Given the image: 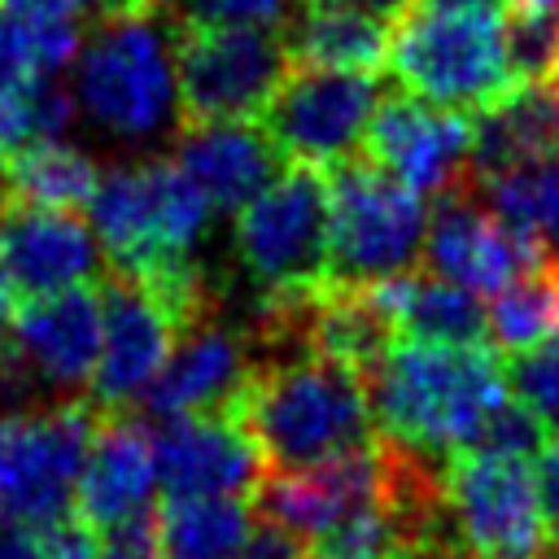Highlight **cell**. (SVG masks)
<instances>
[{
    "mask_svg": "<svg viewBox=\"0 0 559 559\" xmlns=\"http://www.w3.org/2000/svg\"><path fill=\"white\" fill-rule=\"evenodd\" d=\"M502 9H542V13H559V0H502Z\"/></svg>",
    "mask_w": 559,
    "mask_h": 559,
    "instance_id": "cell-43",
    "label": "cell"
},
{
    "mask_svg": "<svg viewBox=\"0 0 559 559\" xmlns=\"http://www.w3.org/2000/svg\"><path fill=\"white\" fill-rule=\"evenodd\" d=\"M441 489L463 559H546V524L528 459L459 450L441 463Z\"/></svg>",
    "mask_w": 559,
    "mask_h": 559,
    "instance_id": "cell-10",
    "label": "cell"
},
{
    "mask_svg": "<svg viewBox=\"0 0 559 559\" xmlns=\"http://www.w3.org/2000/svg\"><path fill=\"white\" fill-rule=\"evenodd\" d=\"M9 197V188H4V157H0V201Z\"/></svg>",
    "mask_w": 559,
    "mask_h": 559,
    "instance_id": "cell-45",
    "label": "cell"
},
{
    "mask_svg": "<svg viewBox=\"0 0 559 559\" xmlns=\"http://www.w3.org/2000/svg\"><path fill=\"white\" fill-rule=\"evenodd\" d=\"M384 66L402 92L472 118L511 87L502 13L485 4L419 0L393 22Z\"/></svg>",
    "mask_w": 559,
    "mask_h": 559,
    "instance_id": "cell-4",
    "label": "cell"
},
{
    "mask_svg": "<svg viewBox=\"0 0 559 559\" xmlns=\"http://www.w3.org/2000/svg\"><path fill=\"white\" fill-rule=\"evenodd\" d=\"M376 100L380 87L371 74L293 66L258 114V127L288 166L336 170L362 153Z\"/></svg>",
    "mask_w": 559,
    "mask_h": 559,
    "instance_id": "cell-11",
    "label": "cell"
},
{
    "mask_svg": "<svg viewBox=\"0 0 559 559\" xmlns=\"http://www.w3.org/2000/svg\"><path fill=\"white\" fill-rule=\"evenodd\" d=\"M44 537V559H100V537L92 528H83L74 515L52 524Z\"/></svg>",
    "mask_w": 559,
    "mask_h": 559,
    "instance_id": "cell-38",
    "label": "cell"
},
{
    "mask_svg": "<svg viewBox=\"0 0 559 559\" xmlns=\"http://www.w3.org/2000/svg\"><path fill=\"white\" fill-rule=\"evenodd\" d=\"M236 419L258 441L266 472H293L358 450L371 441L376 424L367 380L354 367L310 349L262 358L236 406Z\"/></svg>",
    "mask_w": 559,
    "mask_h": 559,
    "instance_id": "cell-2",
    "label": "cell"
},
{
    "mask_svg": "<svg viewBox=\"0 0 559 559\" xmlns=\"http://www.w3.org/2000/svg\"><path fill=\"white\" fill-rule=\"evenodd\" d=\"M87 210L114 271L131 280H157L197 262L192 245L205 236L214 205L175 157H148L105 170Z\"/></svg>",
    "mask_w": 559,
    "mask_h": 559,
    "instance_id": "cell-5",
    "label": "cell"
},
{
    "mask_svg": "<svg viewBox=\"0 0 559 559\" xmlns=\"http://www.w3.org/2000/svg\"><path fill=\"white\" fill-rule=\"evenodd\" d=\"M389 35H393L389 22L328 4H297V17L284 22V44L293 66L349 70V74H376L389 61Z\"/></svg>",
    "mask_w": 559,
    "mask_h": 559,
    "instance_id": "cell-24",
    "label": "cell"
},
{
    "mask_svg": "<svg viewBox=\"0 0 559 559\" xmlns=\"http://www.w3.org/2000/svg\"><path fill=\"white\" fill-rule=\"evenodd\" d=\"M555 83H559V61H555Z\"/></svg>",
    "mask_w": 559,
    "mask_h": 559,
    "instance_id": "cell-46",
    "label": "cell"
},
{
    "mask_svg": "<svg viewBox=\"0 0 559 559\" xmlns=\"http://www.w3.org/2000/svg\"><path fill=\"white\" fill-rule=\"evenodd\" d=\"M140 9H166V0H109V13H140Z\"/></svg>",
    "mask_w": 559,
    "mask_h": 559,
    "instance_id": "cell-42",
    "label": "cell"
},
{
    "mask_svg": "<svg viewBox=\"0 0 559 559\" xmlns=\"http://www.w3.org/2000/svg\"><path fill=\"white\" fill-rule=\"evenodd\" d=\"M175 162L188 170V179L210 197L214 210H240L253 201L288 162L253 122H205V127H179L175 135Z\"/></svg>",
    "mask_w": 559,
    "mask_h": 559,
    "instance_id": "cell-21",
    "label": "cell"
},
{
    "mask_svg": "<svg viewBox=\"0 0 559 559\" xmlns=\"http://www.w3.org/2000/svg\"><path fill=\"white\" fill-rule=\"evenodd\" d=\"M262 367V349L249 328L227 323L218 310L188 323L175 336L170 358L144 389L140 406L153 419L179 415H236L245 389Z\"/></svg>",
    "mask_w": 559,
    "mask_h": 559,
    "instance_id": "cell-12",
    "label": "cell"
},
{
    "mask_svg": "<svg viewBox=\"0 0 559 559\" xmlns=\"http://www.w3.org/2000/svg\"><path fill=\"white\" fill-rule=\"evenodd\" d=\"M507 397L511 384L493 345L393 341L367 376V402L380 437L428 459L472 450Z\"/></svg>",
    "mask_w": 559,
    "mask_h": 559,
    "instance_id": "cell-1",
    "label": "cell"
},
{
    "mask_svg": "<svg viewBox=\"0 0 559 559\" xmlns=\"http://www.w3.org/2000/svg\"><path fill=\"white\" fill-rule=\"evenodd\" d=\"M157 485V437L135 411H100L74 485V520L96 537L148 507Z\"/></svg>",
    "mask_w": 559,
    "mask_h": 559,
    "instance_id": "cell-20",
    "label": "cell"
},
{
    "mask_svg": "<svg viewBox=\"0 0 559 559\" xmlns=\"http://www.w3.org/2000/svg\"><path fill=\"white\" fill-rule=\"evenodd\" d=\"M424 266L476 297L502 293L511 280L546 262L524 236H515L476 192L472 175L437 197L432 218L424 227Z\"/></svg>",
    "mask_w": 559,
    "mask_h": 559,
    "instance_id": "cell-13",
    "label": "cell"
},
{
    "mask_svg": "<svg viewBox=\"0 0 559 559\" xmlns=\"http://www.w3.org/2000/svg\"><path fill=\"white\" fill-rule=\"evenodd\" d=\"M74 118V96L52 79L35 74L17 92L0 96V157L31 140H61Z\"/></svg>",
    "mask_w": 559,
    "mask_h": 559,
    "instance_id": "cell-29",
    "label": "cell"
},
{
    "mask_svg": "<svg viewBox=\"0 0 559 559\" xmlns=\"http://www.w3.org/2000/svg\"><path fill=\"white\" fill-rule=\"evenodd\" d=\"M0 13L13 22H70L87 31L109 17V0H0Z\"/></svg>",
    "mask_w": 559,
    "mask_h": 559,
    "instance_id": "cell-34",
    "label": "cell"
},
{
    "mask_svg": "<svg viewBox=\"0 0 559 559\" xmlns=\"http://www.w3.org/2000/svg\"><path fill=\"white\" fill-rule=\"evenodd\" d=\"M306 550H310V546H306L301 537H293V533L280 528L275 520H262V515H258L236 559H306Z\"/></svg>",
    "mask_w": 559,
    "mask_h": 559,
    "instance_id": "cell-37",
    "label": "cell"
},
{
    "mask_svg": "<svg viewBox=\"0 0 559 559\" xmlns=\"http://www.w3.org/2000/svg\"><path fill=\"white\" fill-rule=\"evenodd\" d=\"M100 183L96 162L66 140H31L4 153V188L13 201L44 210H79Z\"/></svg>",
    "mask_w": 559,
    "mask_h": 559,
    "instance_id": "cell-26",
    "label": "cell"
},
{
    "mask_svg": "<svg viewBox=\"0 0 559 559\" xmlns=\"http://www.w3.org/2000/svg\"><path fill=\"white\" fill-rule=\"evenodd\" d=\"M293 70L284 26L183 22L175 26V100L183 127L258 122Z\"/></svg>",
    "mask_w": 559,
    "mask_h": 559,
    "instance_id": "cell-7",
    "label": "cell"
},
{
    "mask_svg": "<svg viewBox=\"0 0 559 559\" xmlns=\"http://www.w3.org/2000/svg\"><path fill=\"white\" fill-rule=\"evenodd\" d=\"M441 4H485V9H498L502 0H441Z\"/></svg>",
    "mask_w": 559,
    "mask_h": 559,
    "instance_id": "cell-44",
    "label": "cell"
},
{
    "mask_svg": "<svg viewBox=\"0 0 559 559\" xmlns=\"http://www.w3.org/2000/svg\"><path fill=\"white\" fill-rule=\"evenodd\" d=\"M100 406L92 397H57L0 411V511L35 533L74 515V485L92 445Z\"/></svg>",
    "mask_w": 559,
    "mask_h": 559,
    "instance_id": "cell-8",
    "label": "cell"
},
{
    "mask_svg": "<svg viewBox=\"0 0 559 559\" xmlns=\"http://www.w3.org/2000/svg\"><path fill=\"white\" fill-rule=\"evenodd\" d=\"M472 183L515 236L559 262V157L524 162L498 175H472Z\"/></svg>",
    "mask_w": 559,
    "mask_h": 559,
    "instance_id": "cell-25",
    "label": "cell"
},
{
    "mask_svg": "<svg viewBox=\"0 0 559 559\" xmlns=\"http://www.w3.org/2000/svg\"><path fill=\"white\" fill-rule=\"evenodd\" d=\"M537 502H542V524H546V559H559V441L537 450Z\"/></svg>",
    "mask_w": 559,
    "mask_h": 559,
    "instance_id": "cell-36",
    "label": "cell"
},
{
    "mask_svg": "<svg viewBox=\"0 0 559 559\" xmlns=\"http://www.w3.org/2000/svg\"><path fill=\"white\" fill-rule=\"evenodd\" d=\"M39 70H35V57H31V44H26L22 22H13V17L0 13V96L17 92Z\"/></svg>",
    "mask_w": 559,
    "mask_h": 559,
    "instance_id": "cell-35",
    "label": "cell"
},
{
    "mask_svg": "<svg viewBox=\"0 0 559 559\" xmlns=\"http://www.w3.org/2000/svg\"><path fill=\"white\" fill-rule=\"evenodd\" d=\"M157 524L162 559H236L253 511L249 498H166Z\"/></svg>",
    "mask_w": 559,
    "mask_h": 559,
    "instance_id": "cell-27",
    "label": "cell"
},
{
    "mask_svg": "<svg viewBox=\"0 0 559 559\" xmlns=\"http://www.w3.org/2000/svg\"><path fill=\"white\" fill-rule=\"evenodd\" d=\"M489 345L498 354H524L559 332V262L546 258L520 280H511L485 306Z\"/></svg>",
    "mask_w": 559,
    "mask_h": 559,
    "instance_id": "cell-28",
    "label": "cell"
},
{
    "mask_svg": "<svg viewBox=\"0 0 559 559\" xmlns=\"http://www.w3.org/2000/svg\"><path fill=\"white\" fill-rule=\"evenodd\" d=\"M542 157H559V83H511L472 118V175H498Z\"/></svg>",
    "mask_w": 559,
    "mask_h": 559,
    "instance_id": "cell-23",
    "label": "cell"
},
{
    "mask_svg": "<svg viewBox=\"0 0 559 559\" xmlns=\"http://www.w3.org/2000/svg\"><path fill=\"white\" fill-rule=\"evenodd\" d=\"M362 157L411 192L441 197L472 175V118L437 109L411 92H389L376 100Z\"/></svg>",
    "mask_w": 559,
    "mask_h": 559,
    "instance_id": "cell-14",
    "label": "cell"
},
{
    "mask_svg": "<svg viewBox=\"0 0 559 559\" xmlns=\"http://www.w3.org/2000/svg\"><path fill=\"white\" fill-rule=\"evenodd\" d=\"M13 284H9V271H4V262H0V332L9 328V319H13Z\"/></svg>",
    "mask_w": 559,
    "mask_h": 559,
    "instance_id": "cell-41",
    "label": "cell"
},
{
    "mask_svg": "<svg viewBox=\"0 0 559 559\" xmlns=\"http://www.w3.org/2000/svg\"><path fill=\"white\" fill-rule=\"evenodd\" d=\"M297 4H328V9H354V13H367V17H380V22H397L402 13H411L419 0H297Z\"/></svg>",
    "mask_w": 559,
    "mask_h": 559,
    "instance_id": "cell-39",
    "label": "cell"
},
{
    "mask_svg": "<svg viewBox=\"0 0 559 559\" xmlns=\"http://www.w3.org/2000/svg\"><path fill=\"white\" fill-rule=\"evenodd\" d=\"M262 476V450L236 415H179L157 432L166 498H253Z\"/></svg>",
    "mask_w": 559,
    "mask_h": 559,
    "instance_id": "cell-18",
    "label": "cell"
},
{
    "mask_svg": "<svg viewBox=\"0 0 559 559\" xmlns=\"http://www.w3.org/2000/svg\"><path fill=\"white\" fill-rule=\"evenodd\" d=\"M74 105L118 140L166 131L175 100V22L166 9L100 17L74 57Z\"/></svg>",
    "mask_w": 559,
    "mask_h": 559,
    "instance_id": "cell-3",
    "label": "cell"
},
{
    "mask_svg": "<svg viewBox=\"0 0 559 559\" xmlns=\"http://www.w3.org/2000/svg\"><path fill=\"white\" fill-rule=\"evenodd\" d=\"M297 0H166L175 26L183 22H249V26H284Z\"/></svg>",
    "mask_w": 559,
    "mask_h": 559,
    "instance_id": "cell-32",
    "label": "cell"
},
{
    "mask_svg": "<svg viewBox=\"0 0 559 559\" xmlns=\"http://www.w3.org/2000/svg\"><path fill=\"white\" fill-rule=\"evenodd\" d=\"M0 559H44V537L35 528H4L0 533Z\"/></svg>",
    "mask_w": 559,
    "mask_h": 559,
    "instance_id": "cell-40",
    "label": "cell"
},
{
    "mask_svg": "<svg viewBox=\"0 0 559 559\" xmlns=\"http://www.w3.org/2000/svg\"><path fill=\"white\" fill-rule=\"evenodd\" d=\"M249 502L262 520H275L306 546H319L328 533L380 502V441L371 437L367 445L310 467L266 472Z\"/></svg>",
    "mask_w": 559,
    "mask_h": 559,
    "instance_id": "cell-16",
    "label": "cell"
},
{
    "mask_svg": "<svg viewBox=\"0 0 559 559\" xmlns=\"http://www.w3.org/2000/svg\"><path fill=\"white\" fill-rule=\"evenodd\" d=\"M35 384L57 397H83L100 358V288H66L52 297L17 301L4 328Z\"/></svg>",
    "mask_w": 559,
    "mask_h": 559,
    "instance_id": "cell-19",
    "label": "cell"
},
{
    "mask_svg": "<svg viewBox=\"0 0 559 559\" xmlns=\"http://www.w3.org/2000/svg\"><path fill=\"white\" fill-rule=\"evenodd\" d=\"M371 301L384 310L397 341H428V345H489V319L476 293L432 275V271H402L376 284H362Z\"/></svg>",
    "mask_w": 559,
    "mask_h": 559,
    "instance_id": "cell-22",
    "label": "cell"
},
{
    "mask_svg": "<svg viewBox=\"0 0 559 559\" xmlns=\"http://www.w3.org/2000/svg\"><path fill=\"white\" fill-rule=\"evenodd\" d=\"M231 236L258 301H306L323 293L332 284V214L323 170L284 166L236 210Z\"/></svg>",
    "mask_w": 559,
    "mask_h": 559,
    "instance_id": "cell-6",
    "label": "cell"
},
{
    "mask_svg": "<svg viewBox=\"0 0 559 559\" xmlns=\"http://www.w3.org/2000/svg\"><path fill=\"white\" fill-rule=\"evenodd\" d=\"M511 397L537 419V428L559 441V332L524 354H511L507 362Z\"/></svg>",
    "mask_w": 559,
    "mask_h": 559,
    "instance_id": "cell-30",
    "label": "cell"
},
{
    "mask_svg": "<svg viewBox=\"0 0 559 559\" xmlns=\"http://www.w3.org/2000/svg\"><path fill=\"white\" fill-rule=\"evenodd\" d=\"M502 39H507L511 83L555 79V61H559V13L502 9Z\"/></svg>",
    "mask_w": 559,
    "mask_h": 559,
    "instance_id": "cell-31",
    "label": "cell"
},
{
    "mask_svg": "<svg viewBox=\"0 0 559 559\" xmlns=\"http://www.w3.org/2000/svg\"><path fill=\"white\" fill-rule=\"evenodd\" d=\"M332 284H376L415 266L424 249V197L362 153L328 179Z\"/></svg>",
    "mask_w": 559,
    "mask_h": 559,
    "instance_id": "cell-9",
    "label": "cell"
},
{
    "mask_svg": "<svg viewBox=\"0 0 559 559\" xmlns=\"http://www.w3.org/2000/svg\"><path fill=\"white\" fill-rule=\"evenodd\" d=\"M96 288H100V358L87 397L100 411H131L162 371V362L170 358L179 323L140 280L122 271H105Z\"/></svg>",
    "mask_w": 559,
    "mask_h": 559,
    "instance_id": "cell-15",
    "label": "cell"
},
{
    "mask_svg": "<svg viewBox=\"0 0 559 559\" xmlns=\"http://www.w3.org/2000/svg\"><path fill=\"white\" fill-rule=\"evenodd\" d=\"M100 559H162V524L157 511L144 507L122 524L100 533Z\"/></svg>",
    "mask_w": 559,
    "mask_h": 559,
    "instance_id": "cell-33",
    "label": "cell"
},
{
    "mask_svg": "<svg viewBox=\"0 0 559 559\" xmlns=\"http://www.w3.org/2000/svg\"><path fill=\"white\" fill-rule=\"evenodd\" d=\"M0 262L17 301L52 297L100 280V240L70 210H44L4 197L0 201Z\"/></svg>",
    "mask_w": 559,
    "mask_h": 559,
    "instance_id": "cell-17",
    "label": "cell"
}]
</instances>
